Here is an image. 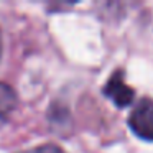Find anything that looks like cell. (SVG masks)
I'll use <instances>...</instances> for the list:
<instances>
[{"label":"cell","instance_id":"3957f363","mask_svg":"<svg viewBox=\"0 0 153 153\" xmlns=\"http://www.w3.org/2000/svg\"><path fill=\"white\" fill-rule=\"evenodd\" d=\"M18 104V97L15 94L13 87L5 82H0V123L10 117V114L15 110Z\"/></svg>","mask_w":153,"mask_h":153},{"label":"cell","instance_id":"277c9868","mask_svg":"<svg viewBox=\"0 0 153 153\" xmlns=\"http://www.w3.org/2000/svg\"><path fill=\"white\" fill-rule=\"evenodd\" d=\"M20 153H66L63 148L56 145H38V146H33V148H28V150H23Z\"/></svg>","mask_w":153,"mask_h":153},{"label":"cell","instance_id":"6da1fadb","mask_svg":"<svg viewBox=\"0 0 153 153\" xmlns=\"http://www.w3.org/2000/svg\"><path fill=\"white\" fill-rule=\"evenodd\" d=\"M128 127L138 138L153 142V100L142 99L128 115Z\"/></svg>","mask_w":153,"mask_h":153},{"label":"cell","instance_id":"7a4b0ae2","mask_svg":"<svg viewBox=\"0 0 153 153\" xmlns=\"http://www.w3.org/2000/svg\"><path fill=\"white\" fill-rule=\"evenodd\" d=\"M125 74H123L122 69H117L112 76L109 77V81L105 82V86L102 87V94L110 99L114 104H115L119 109H123V107L130 105L135 99V92L130 86H127L125 82Z\"/></svg>","mask_w":153,"mask_h":153},{"label":"cell","instance_id":"5b68a950","mask_svg":"<svg viewBox=\"0 0 153 153\" xmlns=\"http://www.w3.org/2000/svg\"><path fill=\"white\" fill-rule=\"evenodd\" d=\"M0 56H2V40H0Z\"/></svg>","mask_w":153,"mask_h":153}]
</instances>
